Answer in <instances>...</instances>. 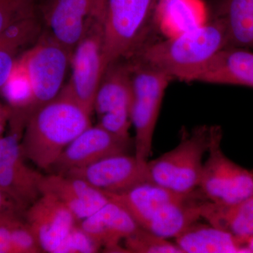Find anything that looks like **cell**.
I'll return each instance as SVG.
<instances>
[{
  "mask_svg": "<svg viewBox=\"0 0 253 253\" xmlns=\"http://www.w3.org/2000/svg\"><path fill=\"white\" fill-rule=\"evenodd\" d=\"M193 193L181 194L154 183L146 181L123 192L104 194L110 200L123 206L138 225L144 228L155 213L165 205L185 199Z\"/></svg>",
  "mask_w": 253,
  "mask_h": 253,
  "instance_id": "obj_18",
  "label": "cell"
},
{
  "mask_svg": "<svg viewBox=\"0 0 253 253\" xmlns=\"http://www.w3.org/2000/svg\"><path fill=\"white\" fill-rule=\"evenodd\" d=\"M229 46L225 24L216 16L192 31L147 43L136 56L167 73L173 80L190 82L219 51Z\"/></svg>",
  "mask_w": 253,
  "mask_h": 253,
  "instance_id": "obj_2",
  "label": "cell"
},
{
  "mask_svg": "<svg viewBox=\"0 0 253 253\" xmlns=\"http://www.w3.org/2000/svg\"><path fill=\"white\" fill-rule=\"evenodd\" d=\"M71 56V51L47 34L20 59L33 91L29 115L59 94Z\"/></svg>",
  "mask_w": 253,
  "mask_h": 253,
  "instance_id": "obj_9",
  "label": "cell"
},
{
  "mask_svg": "<svg viewBox=\"0 0 253 253\" xmlns=\"http://www.w3.org/2000/svg\"><path fill=\"white\" fill-rule=\"evenodd\" d=\"M97 0H49L44 11L48 35L72 53L95 16Z\"/></svg>",
  "mask_w": 253,
  "mask_h": 253,
  "instance_id": "obj_14",
  "label": "cell"
},
{
  "mask_svg": "<svg viewBox=\"0 0 253 253\" xmlns=\"http://www.w3.org/2000/svg\"><path fill=\"white\" fill-rule=\"evenodd\" d=\"M41 24L36 15H30L9 24L0 34V50L14 52L39 36Z\"/></svg>",
  "mask_w": 253,
  "mask_h": 253,
  "instance_id": "obj_25",
  "label": "cell"
},
{
  "mask_svg": "<svg viewBox=\"0 0 253 253\" xmlns=\"http://www.w3.org/2000/svg\"><path fill=\"white\" fill-rule=\"evenodd\" d=\"M253 88V51L229 46L191 78L190 83Z\"/></svg>",
  "mask_w": 253,
  "mask_h": 253,
  "instance_id": "obj_17",
  "label": "cell"
},
{
  "mask_svg": "<svg viewBox=\"0 0 253 253\" xmlns=\"http://www.w3.org/2000/svg\"><path fill=\"white\" fill-rule=\"evenodd\" d=\"M245 246L249 253H253V236L245 241Z\"/></svg>",
  "mask_w": 253,
  "mask_h": 253,
  "instance_id": "obj_33",
  "label": "cell"
},
{
  "mask_svg": "<svg viewBox=\"0 0 253 253\" xmlns=\"http://www.w3.org/2000/svg\"><path fill=\"white\" fill-rule=\"evenodd\" d=\"M222 129L211 126L209 156L204 163L199 189L208 201L232 205L253 196V173L226 157L221 147Z\"/></svg>",
  "mask_w": 253,
  "mask_h": 253,
  "instance_id": "obj_6",
  "label": "cell"
},
{
  "mask_svg": "<svg viewBox=\"0 0 253 253\" xmlns=\"http://www.w3.org/2000/svg\"><path fill=\"white\" fill-rule=\"evenodd\" d=\"M17 131L0 137V189L26 211L40 196L42 174L28 167Z\"/></svg>",
  "mask_w": 253,
  "mask_h": 253,
  "instance_id": "obj_10",
  "label": "cell"
},
{
  "mask_svg": "<svg viewBox=\"0 0 253 253\" xmlns=\"http://www.w3.org/2000/svg\"><path fill=\"white\" fill-rule=\"evenodd\" d=\"M25 217L42 252L61 253L78 221L52 195L42 194L25 211Z\"/></svg>",
  "mask_w": 253,
  "mask_h": 253,
  "instance_id": "obj_11",
  "label": "cell"
},
{
  "mask_svg": "<svg viewBox=\"0 0 253 253\" xmlns=\"http://www.w3.org/2000/svg\"><path fill=\"white\" fill-rule=\"evenodd\" d=\"M156 4L157 0H97L95 16L102 26L106 68L136 56L147 44Z\"/></svg>",
  "mask_w": 253,
  "mask_h": 253,
  "instance_id": "obj_3",
  "label": "cell"
},
{
  "mask_svg": "<svg viewBox=\"0 0 253 253\" xmlns=\"http://www.w3.org/2000/svg\"><path fill=\"white\" fill-rule=\"evenodd\" d=\"M175 244L182 253H249L243 240L198 221L176 236Z\"/></svg>",
  "mask_w": 253,
  "mask_h": 253,
  "instance_id": "obj_21",
  "label": "cell"
},
{
  "mask_svg": "<svg viewBox=\"0 0 253 253\" xmlns=\"http://www.w3.org/2000/svg\"><path fill=\"white\" fill-rule=\"evenodd\" d=\"M99 250V246L89 239L78 224L68 236L61 253H96Z\"/></svg>",
  "mask_w": 253,
  "mask_h": 253,
  "instance_id": "obj_28",
  "label": "cell"
},
{
  "mask_svg": "<svg viewBox=\"0 0 253 253\" xmlns=\"http://www.w3.org/2000/svg\"><path fill=\"white\" fill-rule=\"evenodd\" d=\"M16 61L13 53L0 50V89L5 84L12 72Z\"/></svg>",
  "mask_w": 253,
  "mask_h": 253,
  "instance_id": "obj_30",
  "label": "cell"
},
{
  "mask_svg": "<svg viewBox=\"0 0 253 253\" xmlns=\"http://www.w3.org/2000/svg\"><path fill=\"white\" fill-rule=\"evenodd\" d=\"M131 81L130 63L123 61L106 68L95 96L94 111L99 125L115 135L130 139L131 125Z\"/></svg>",
  "mask_w": 253,
  "mask_h": 253,
  "instance_id": "obj_8",
  "label": "cell"
},
{
  "mask_svg": "<svg viewBox=\"0 0 253 253\" xmlns=\"http://www.w3.org/2000/svg\"><path fill=\"white\" fill-rule=\"evenodd\" d=\"M41 194L52 195L73 213L78 223L102 207L109 198L84 180L65 174L42 175Z\"/></svg>",
  "mask_w": 253,
  "mask_h": 253,
  "instance_id": "obj_16",
  "label": "cell"
},
{
  "mask_svg": "<svg viewBox=\"0 0 253 253\" xmlns=\"http://www.w3.org/2000/svg\"><path fill=\"white\" fill-rule=\"evenodd\" d=\"M10 114H11V111L9 109H6L0 104V131L2 129L6 118L9 117Z\"/></svg>",
  "mask_w": 253,
  "mask_h": 253,
  "instance_id": "obj_32",
  "label": "cell"
},
{
  "mask_svg": "<svg viewBox=\"0 0 253 253\" xmlns=\"http://www.w3.org/2000/svg\"><path fill=\"white\" fill-rule=\"evenodd\" d=\"M91 114L61 90L28 117L21 142L25 158L50 170L64 149L91 126Z\"/></svg>",
  "mask_w": 253,
  "mask_h": 253,
  "instance_id": "obj_1",
  "label": "cell"
},
{
  "mask_svg": "<svg viewBox=\"0 0 253 253\" xmlns=\"http://www.w3.org/2000/svg\"><path fill=\"white\" fill-rule=\"evenodd\" d=\"M37 0H0V34L11 23L35 14Z\"/></svg>",
  "mask_w": 253,
  "mask_h": 253,
  "instance_id": "obj_27",
  "label": "cell"
},
{
  "mask_svg": "<svg viewBox=\"0 0 253 253\" xmlns=\"http://www.w3.org/2000/svg\"><path fill=\"white\" fill-rule=\"evenodd\" d=\"M201 217L245 243L253 236V196L232 205L214 204L206 200L201 204Z\"/></svg>",
  "mask_w": 253,
  "mask_h": 253,
  "instance_id": "obj_22",
  "label": "cell"
},
{
  "mask_svg": "<svg viewBox=\"0 0 253 253\" xmlns=\"http://www.w3.org/2000/svg\"><path fill=\"white\" fill-rule=\"evenodd\" d=\"M147 162H140L135 156L127 154L114 155L85 167L71 169L65 175L84 180L102 192L115 194L149 181Z\"/></svg>",
  "mask_w": 253,
  "mask_h": 253,
  "instance_id": "obj_12",
  "label": "cell"
},
{
  "mask_svg": "<svg viewBox=\"0 0 253 253\" xmlns=\"http://www.w3.org/2000/svg\"><path fill=\"white\" fill-rule=\"evenodd\" d=\"M207 200L198 189L185 199L165 205L144 229L165 239L175 238L201 217V204Z\"/></svg>",
  "mask_w": 253,
  "mask_h": 253,
  "instance_id": "obj_20",
  "label": "cell"
},
{
  "mask_svg": "<svg viewBox=\"0 0 253 253\" xmlns=\"http://www.w3.org/2000/svg\"><path fill=\"white\" fill-rule=\"evenodd\" d=\"M163 1V0H157V3L158 2V1Z\"/></svg>",
  "mask_w": 253,
  "mask_h": 253,
  "instance_id": "obj_34",
  "label": "cell"
},
{
  "mask_svg": "<svg viewBox=\"0 0 253 253\" xmlns=\"http://www.w3.org/2000/svg\"><path fill=\"white\" fill-rule=\"evenodd\" d=\"M130 118L135 129L134 147L138 161L146 163L166 89L172 78L158 68L136 59L130 63Z\"/></svg>",
  "mask_w": 253,
  "mask_h": 253,
  "instance_id": "obj_5",
  "label": "cell"
},
{
  "mask_svg": "<svg viewBox=\"0 0 253 253\" xmlns=\"http://www.w3.org/2000/svg\"><path fill=\"white\" fill-rule=\"evenodd\" d=\"M131 139H123L99 125L83 131L60 155L51 167L52 173L65 174L114 155L126 154Z\"/></svg>",
  "mask_w": 253,
  "mask_h": 253,
  "instance_id": "obj_13",
  "label": "cell"
},
{
  "mask_svg": "<svg viewBox=\"0 0 253 253\" xmlns=\"http://www.w3.org/2000/svg\"><path fill=\"white\" fill-rule=\"evenodd\" d=\"M211 139V126H196L190 132L182 131L174 149L148 161L149 181L181 194L194 192L199 189L203 158L209 149Z\"/></svg>",
  "mask_w": 253,
  "mask_h": 253,
  "instance_id": "obj_4",
  "label": "cell"
},
{
  "mask_svg": "<svg viewBox=\"0 0 253 253\" xmlns=\"http://www.w3.org/2000/svg\"><path fill=\"white\" fill-rule=\"evenodd\" d=\"M89 239L104 251L126 253L121 241L131 235L139 226L123 206L110 200L89 217L78 223Z\"/></svg>",
  "mask_w": 253,
  "mask_h": 253,
  "instance_id": "obj_15",
  "label": "cell"
},
{
  "mask_svg": "<svg viewBox=\"0 0 253 253\" xmlns=\"http://www.w3.org/2000/svg\"><path fill=\"white\" fill-rule=\"evenodd\" d=\"M217 16L225 24L231 46L253 51V0H223Z\"/></svg>",
  "mask_w": 253,
  "mask_h": 253,
  "instance_id": "obj_23",
  "label": "cell"
},
{
  "mask_svg": "<svg viewBox=\"0 0 253 253\" xmlns=\"http://www.w3.org/2000/svg\"><path fill=\"white\" fill-rule=\"evenodd\" d=\"M1 89L9 104L26 109L28 117L33 102V91L27 72L20 60L16 61L12 72Z\"/></svg>",
  "mask_w": 253,
  "mask_h": 253,
  "instance_id": "obj_24",
  "label": "cell"
},
{
  "mask_svg": "<svg viewBox=\"0 0 253 253\" xmlns=\"http://www.w3.org/2000/svg\"><path fill=\"white\" fill-rule=\"evenodd\" d=\"M23 211L7 194L0 189V216L21 214Z\"/></svg>",
  "mask_w": 253,
  "mask_h": 253,
  "instance_id": "obj_31",
  "label": "cell"
},
{
  "mask_svg": "<svg viewBox=\"0 0 253 253\" xmlns=\"http://www.w3.org/2000/svg\"><path fill=\"white\" fill-rule=\"evenodd\" d=\"M21 214L0 216V253H14L12 244V231Z\"/></svg>",
  "mask_w": 253,
  "mask_h": 253,
  "instance_id": "obj_29",
  "label": "cell"
},
{
  "mask_svg": "<svg viewBox=\"0 0 253 253\" xmlns=\"http://www.w3.org/2000/svg\"><path fill=\"white\" fill-rule=\"evenodd\" d=\"M124 241L126 253H182L175 243L140 226Z\"/></svg>",
  "mask_w": 253,
  "mask_h": 253,
  "instance_id": "obj_26",
  "label": "cell"
},
{
  "mask_svg": "<svg viewBox=\"0 0 253 253\" xmlns=\"http://www.w3.org/2000/svg\"><path fill=\"white\" fill-rule=\"evenodd\" d=\"M204 0H163L155 9L154 28L165 38H174L210 21Z\"/></svg>",
  "mask_w": 253,
  "mask_h": 253,
  "instance_id": "obj_19",
  "label": "cell"
},
{
  "mask_svg": "<svg viewBox=\"0 0 253 253\" xmlns=\"http://www.w3.org/2000/svg\"><path fill=\"white\" fill-rule=\"evenodd\" d=\"M71 78L61 90L90 114L96 91L106 71L101 23L94 16L71 53Z\"/></svg>",
  "mask_w": 253,
  "mask_h": 253,
  "instance_id": "obj_7",
  "label": "cell"
}]
</instances>
